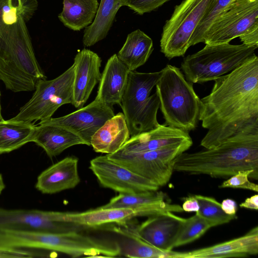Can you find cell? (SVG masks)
Masks as SVG:
<instances>
[{
  "mask_svg": "<svg viewBox=\"0 0 258 258\" xmlns=\"http://www.w3.org/2000/svg\"><path fill=\"white\" fill-rule=\"evenodd\" d=\"M214 81L201 99L199 119L208 130L201 145L210 149L241 133H258L257 56Z\"/></svg>",
  "mask_w": 258,
  "mask_h": 258,
  "instance_id": "obj_1",
  "label": "cell"
},
{
  "mask_svg": "<svg viewBox=\"0 0 258 258\" xmlns=\"http://www.w3.org/2000/svg\"><path fill=\"white\" fill-rule=\"evenodd\" d=\"M243 170H252L258 177V133H241L212 148L184 152L174 166V171L214 177L231 176Z\"/></svg>",
  "mask_w": 258,
  "mask_h": 258,
  "instance_id": "obj_2",
  "label": "cell"
},
{
  "mask_svg": "<svg viewBox=\"0 0 258 258\" xmlns=\"http://www.w3.org/2000/svg\"><path fill=\"white\" fill-rule=\"evenodd\" d=\"M27 21L19 17L0 28V80L14 92L34 91L46 77L35 55Z\"/></svg>",
  "mask_w": 258,
  "mask_h": 258,
  "instance_id": "obj_3",
  "label": "cell"
},
{
  "mask_svg": "<svg viewBox=\"0 0 258 258\" xmlns=\"http://www.w3.org/2000/svg\"><path fill=\"white\" fill-rule=\"evenodd\" d=\"M180 69L167 64L156 85L165 125L189 132L199 120L201 99Z\"/></svg>",
  "mask_w": 258,
  "mask_h": 258,
  "instance_id": "obj_4",
  "label": "cell"
},
{
  "mask_svg": "<svg viewBox=\"0 0 258 258\" xmlns=\"http://www.w3.org/2000/svg\"><path fill=\"white\" fill-rule=\"evenodd\" d=\"M161 70L153 73L130 71L120 106L123 111L130 136L148 132L159 125L157 112L160 100L152 89L159 81Z\"/></svg>",
  "mask_w": 258,
  "mask_h": 258,
  "instance_id": "obj_5",
  "label": "cell"
},
{
  "mask_svg": "<svg viewBox=\"0 0 258 258\" xmlns=\"http://www.w3.org/2000/svg\"><path fill=\"white\" fill-rule=\"evenodd\" d=\"M187 55L181 64L186 79L192 83L214 80L249 59L258 47L230 43L209 44Z\"/></svg>",
  "mask_w": 258,
  "mask_h": 258,
  "instance_id": "obj_6",
  "label": "cell"
},
{
  "mask_svg": "<svg viewBox=\"0 0 258 258\" xmlns=\"http://www.w3.org/2000/svg\"><path fill=\"white\" fill-rule=\"evenodd\" d=\"M217 0H183L176 5L163 28L161 51L170 59L183 56L196 29Z\"/></svg>",
  "mask_w": 258,
  "mask_h": 258,
  "instance_id": "obj_7",
  "label": "cell"
},
{
  "mask_svg": "<svg viewBox=\"0 0 258 258\" xmlns=\"http://www.w3.org/2000/svg\"><path fill=\"white\" fill-rule=\"evenodd\" d=\"M74 66L50 80H40L30 100L10 119L34 123L48 120L61 106L73 103Z\"/></svg>",
  "mask_w": 258,
  "mask_h": 258,
  "instance_id": "obj_8",
  "label": "cell"
},
{
  "mask_svg": "<svg viewBox=\"0 0 258 258\" xmlns=\"http://www.w3.org/2000/svg\"><path fill=\"white\" fill-rule=\"evenodd\" d=\"M192 141L181 143L158 150L124 153L119 150L107 157L160 187L169 181L177 158L187 150Z\"/></svg>",
  "mask_w": 258,
  "mask_h": 258,
  "instance_id": "obj_9",
  "label": "cell"
},
{
  "mask_svg": "<svg viewBox=\"0 0 258 258\" xmlns=\"http://www.w3.org/2000/svg\"><path fill=\"white\" fill-rule=\"evenodd\" d=\"M258 26V0H234L207 30L203 43H229Z\"/></svg>",
  "mask_w": 258,
  "mask_h": 258,
  "instance_id": "obj_10",
  "label": "cell"
},
{
  "mask_svg": "<svg viewBox=\"0 0 258 258\" xmlns=\"http://www.w3.org/2000/svg\"><path fill=\"white\" fill-rule=\"evenodd\" d=\"M89 168L103 187L119 194L134 195L159 188L148 179L109 159L106 155L92 159Z\"/></svg>",
  "mask_w": 258,
  "mask_h": 258,
  "instance_id": "obj_11",
  "label": "cell"
},
{
  "mask_svg": "<svg viewBox=\"0 0 258 258\" xmlns=\"http://www.w3.org/2000/svg\"><path fill=\"white\" fill-rule=\"evenodd\" d=\"M85 228L71 223L53 221L49 211L0 208V231L16 230L62 233L79 231Z\"/></svg>",
  "mask_w": 258,
  "mask_h": 258,
  "instance_id": "obj_12",
  "label": "cell"
},
{
  "mask_svg": "<svg viewBox=\"0 0 258 258\" xmlns=\"http://www.w3.org/2000/svg\"><path fill=\"white\" fill-rule=\"evenodd\" d=\"M114 115L112 107L95 99L86 106L71 113L39 122L65 127L80 137L87 145L90 146L93 135Z\"/></svg>",
  "mask_w": 258,
  "mask_h": 258,
  "instance_id": "obj_13",
  "label": "cell"
},
{
  "mask_svg": "<svg viewBox=\"0 0 258 258\" xmlns=\"http://www.w3.org/2000/svg\"><path fill=\"white\" fill-rule=\"evenodd\" d=\"M73 105L77 108L83 107L94 88L101 79V59L95 52L84 48L78 52L73 63Z\"/></svg>",
  "mask_w": 258,
  "mask_h": 258,
  "instance_id": "obj_14",
  "label": "cell"
},
{
  "mask_svg": "<svg viewBox=\"0 0 258 258\" xmlns=\"http://www.w3.org/2000/svg\"><path fill=\"white\" fill-rule=\"evenodd\" d=\"M100 208L130 209L136 213L137 217L184 211L180 206L167 202L165 194L158 190L134 195L119 194Z\"/></svg>",
  "mask_w": 258,
  "mask_h": 258,
  "instance_id": "obj_15",
  "label": "cell"
},
{
  "mask_svg": "<svg viewBox=\"0 0 258 258\" xmlns=\"http://www.w3.org/2000/svg\"><path fill=\"white\" fill-rule=\"evenodd\" d=\"M184 218L172 212H167L149 216L136 226V233L142 240L165 251L172 250Z\"/></svg>",
  "mask_w": 258,
  "mask_h": 258,
  "instance_id": "obj_16",
  "label": "cell"
},
{
  "mask_svg": "<svg viewBox=\"0 0 258 258\" xmlns=\"http://www.w3.org/2000/svg\"><path fill=\"white\" fill-rule=\"evenodd\" d=\"M190 141L188 132L160 124L154 129L132 137L119 150L127 154L140 153Z\"/></svg>",
  "mask_w": 258,
  "mask_h": 258,
  "instance_id": "obj_17",
  "label": "cell"
},
{
  "mask_svg": "<svg viewBox=\"0 0 258 258\" xmlns=\"http://www.w3.org/2000/svg\"><path fill=\"white\" fill-rule=\"evenodd\" d=\"M78 167L76 157L63 158L38 175L36 188L42 194H53L75 187L80 181Z\"/></svg>",
  "mask_w": 258,
  "mask_h": 258,
  "instance_id": "obj_18",
  "label": "cell"
},
{
  "mask_svg": "<svg viewBox=\"0 0 258 258\" xmlns=\"http://www.w3.org/2000/svg\"><path fill=\"white\" fill-rule=\"evenodd\" d=\"M258 253V227L245 235L211 246L183 252L182 258L245 257Z\"/></svg>",
  "mask_w": 258,
  "mask_h": 258,
  "instance_id": "obj_19",
  "label": "cell"
},
{
  "mask_svg": "<svg viewBox=\"0 0 258 258\" xmlns=\"http://www.w3.org/2000/svg\"><path fill=\"white\" fill-rule=\"evenodd\" d=\"M130 71L116 54L112 55L101 74L95 99L111 107L120 105Z\"/></svg>",
  "mask_w": 258,
  "mask_h": 258,
  "instance_id": "obj_20",
  "label": "cell"
},
{
  "mask_svg": "<svg viewBox=\"0 0 258 258\" xmlns=\"http://www.w3.org/2000/svg\"><path fill=\"white\" fill-rule=\"evenodd\" d=\"M136 217V214L133 210L121 208L99 207L83 212L51 211V217L54 221L71 223L85 228L109 223L121 224Z\"/></svg>",
  "mask_w": 258,
  "mask_h": 258,
  "instance_id": "obj_21",
  "label": "cell"
},
{
  "mask_svg": "<svg viewBox=\"0 0 258 258\" xmlns=\"http://www.w3.org/2000/svg\"><path fill=\"white\" fill-rule=\"evenodd\" d=\"M32 142L41 147L50 158L77 145H86L78 135L62 126L39 123L35 125Z\"/></svg>",
  "mask_w": 258,
  "mask_h": 258,
  "instance_id": "obj_22",
  "label": "cell"
},
{
  "mask_svg": "<svg viewBox=\"0 0 258 258\" xmlns=\"http://www.w3.org/2000/svg\"><path fill=\"white\" fill-rule=\"evenodd\" d=\"M130 138L123 113L119 112L107 120L93 135L90 142L96 152L112 154L119 150Z\"/></svg>",
  "mask_w": 258,
  "mask_h": 258,
  "instance_id": "obj_23",
  "label": "cell"
},
{
  "mask_svg": "<svg viewBox=\"0 0 258 258\" xmlns=\"http://www.w3.org/2000/svg\"><path fill=\"white\" fill-rule=\"evenodd\" d=\"M119 224L113 230L128 238L119 244L120 254L132 258H182L183 252L165 251L141 239L137 234L136 226L126 222Z\"/></svg>",
  "mask_w": 258,
  "mask_h": 258,
  "instance_id": "obj_24",
  "label": "cell"
},
{
  "mask_svg": "<svg viewBox=\"0 0 258 258\" xmlns=\"http://www.w3.org/2000/svg\"><path fill=\"white\" fill-rule=\"evenodd\" d=\"M127 5V0H101L93 22L84 30L82 40L84 46H93L104 39L119 9Z\"/></svg>",
  "mask_w": 258,
  "mask_h": 258,
  "instance_id": "obj_25",
  "label": "cell"
},
{
  "mask_svg": "<svg viewBox=\"0 0 258 258\" xmlns=\"http://www.w3.org/2000/svg\"><path fill=\"white\" fill-rule=\"evenodd\" d=\"M152 39L143 31L137 29L129 33L116 54L130 71H135L144 64L153 50Z\"/></svg>",
  "mask_w": 258,
  "mask_h": 258,
  "instance_id": "obj_26",
  "label": "cell"
},
{
  "mask_svg": "<svg viewBox=\"0 0 258 258\" xmlns=\"http://www.w3.org/2000/svg\"><path fill=\"white\" fill-rule=\"evenodd\" d=\"M62 4L59 21L69 29L80 31L92 24L99 4L97 0H63Z\"/></svg>",
  "mask_w": 258,
  "mask_h": 258,
  "instance_id": "obj_27",
  "label": "cell"
},
{
  "mask_svg": "<svg viewBox=\"0 0 258 258\" xmlns=\"http://www.w3.org/2000/svg\"><path fill=\"white\" fill-rule=\"evenodd\" d=\"M35 125L10 119L0 121V154L10 153L32 142Z\"/></svg>",
  "mask_w": 258,
  "mask_h": 258,
  "instance_id": "obj_28",
  "label": "cell"
},
{
  "mask_svg": "<svg viewBox=\"0 0 258 258\" xmlns=\"http://www.w3.org/2000/svg\"><path fill=\"white\" fill-rule=\"evenodd\" d=\"M37 7V0H0V28L15 23L19 17L28 22Z\"/></svg>",
  "mask_w": 258,
  "mask_h": 258,
  "instance_id": "obj_29",
  "label": "cell"
},
{
  "mask_svg": "<svg viewBox=\"0 0 258 258\" xmlns=\"http://www.w3.org/2000/svg\"><path fill=\"white\" fill-rule=\"evenodd\" d=\"M211 227L212 226L209 222L197 214L190 218H184L174 242L173 248L197 240Z\"/></svg>",
  "mask_w": 258,
  "mask_h": 258,
  "instance_id": "obj_30",
  "label": "cell"
},
{
  "mask_svg": "<svg viewBox=\"0 0 258 258\" xmlns=\"http://www.w3.org/2000/svg\"><path fill=\"white\" fill-rule=\"evenodd\" d=\"M194 196L200 207L196 214L209 222L212 227L228 223L237 218L236 215H229L224 213L221 204L215 199L199 195Z\"/></svg>",
  "mask_w": 258,
  "mask_h": 258,
  "instance_id": "obj_31",
  "label": "cell"
},
{
  "mask_svg": "<svg viewBox=\"0 0 258 258\" xmlns=\"http://www.w3.org/2000/svg\"><path fill=\"white\" fill-rule=\"evenodd\" d=\"M234 0H217L202 20L190 39L189 46L203 42L204 36L211 24L226 7Z\"/></svg>",
  "mask_w": 258,
  "mask_h": 258,
  "instance_id": "obj_32",
  "label": "cell"
},
{
  "mask_svg": "<svg viewBox=\"0 0 258 258\" xmlns=\"http://www.w3.org/2000/svg\"><path fill=\"white\" fill-rule=\"evenodd\" d=\"M248 177L254 179H257L252 170H243L238 171L235 174L230 176V178L224 181L219 185V188H238L255 192L258 191L257 184L250 182Z\"/></svg>",
  "mask_w": 258,
  "mask_h": 258,
  "instance_id": "obj_33",
  "label": "cell"
},
{
  "mask_svg": "<svg viewBox=\"0 0 258 258\" xmlns=\"http://www.w3.org/2000/svg\"><path fill=\"white\" fill-rule=\"evenodd\" d=\"M170 0H127V6L137 14L142 15L159 8Z\"/></svg>",
  "mask_w": 258,
  "mask_h": 258,
  "instance_id": "obj_34",
  "label": "cell"
},
{
  "mask_svg": "<svg viewBox=\"0 0 258 258\" xmlns=\"http://www.w3.org/2000/svg\"><path fill=\"white\" fill-rule=\"evenodd\" d=\"M45 254L31 249L10 247L0 245V258H32L44 257Z\"/></svg>",
  "mask_w": 258,
  "mask_h": 258,
  "instance_id": "obj_35",
  "label": "cell"
},
{
  "mask_svg": "<svg viewBox=\"0 0 258 258\" xmlns=\"http://www.w3.org/2000/svg\"><path fill=\"white\" fill-rule=\"evenodd\" d=\"M242 44L258 47V26H255L239 37Z\"/></svg>",
  "mask_w": 258,
  "mask_h": 258,
  "instance_id": "obj_36",
  "label": "cell"
},
{
  "mask_svg": "<svg viewBox=\"0 0 258 258\" xmlns=\"http://www.w3.org/2000/svg\"><path fill=\"white\" fill-rule=\"evenodd\" d=\"M182 208L186 212H197L199 209V204L194 195L185 198Z\"/></svg>",
  "mask_w": 258,
  "mask_h": 258,
  "instance_id": "obj_37",
  "label": "cell"
},
{
  "mask_svg": "<svg viewBox=\"0 0 258 258\" xmlns=\"http://www.w3.org/2000/svg\"><path fill=\"white\" fill-rule=\"evenodd\" d=\"M222 210L229 215H235L237 210V204L235 201L227 199L224 200L221 204Z\"/></svg>",
  "mask_w": 258,
  "mask_h": 258,
  "instance_id": "obj_38",
  "label": "cell"
},
{
  "mask_svg": "<svg viewBox=\"0 0 258 258\" xmlns=\"http://www.w3.org/2000/svg\"><path fill=\"white\" fill-rule=\"evenodd\" d=\"M240 207L255 210H258V195H255L245 200L239 205Z\"/></svg>",
  "mask_w": 258,
  "mask_h": 258,
  "instance_id": "obj_39",
  "label": "cell"
},
{
  "mask_svg": "<svg viewBox=\"0 0 258 258\" xmlns=\"http://www.w3.org/2000/svg\"><path fill=\"white\" fill-rule=\"evenodd\" d=\"M6 187V185L2 174L0 173V195Z\"/></svg>",
  "mask_w": 258,
  "mask_h": 258,
  "instance_id": "obj_40",
  "label": "cell"
},
{
  "mask_svg": "<svg viewBox=\"0 0 258 258\" xmlns=\"http://www.w3.org/2000/svg\"><path fill=\"white\" fill-rule=\"evenodd\" d=\"M1 92H0V121L4 119L2 115V108H1Z\"/></svg>",
  "mask_w": 258,
  "mask_h": 258,
  "instance_id": "obj_41",
  "label": "cell"
}]
</instances>
